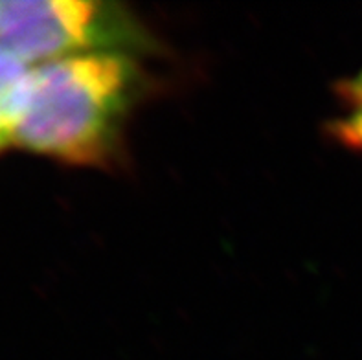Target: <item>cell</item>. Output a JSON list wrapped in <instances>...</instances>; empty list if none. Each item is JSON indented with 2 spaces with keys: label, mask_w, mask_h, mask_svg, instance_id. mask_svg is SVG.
I'll list each match as a JSON object with an SVG mask.
<instances>
[{
  "label": "cell",
  "mask_w": 362,
  "mask_h": 360,
  "mask_svg": "<svg viewBox=\"0 0 362 360\" xmlns=\"http://www.w3.org/2000/svg\"><path fill=\"white\" fill-rule=\"evenodd\" d=\"M138 88L136 64L118 52L35 66L11 144L64 164L109 166Z\"/></svg>",
  "instance_id": "1"
},
{
  "label": "cell",
  "mask_w": 362,
  "mask_h": 360,
  "mask_svg": "<svg viewBox=\"0 0 362 360\" xmlns=\"http://www.w3.org/2000/svg\"><path fill=\"white\" fill-rule=\"evenodd\" d=\"M140 42L125 15L100 2L0 0V50L28 66Z\"/></svg>",
  "instance_id": "2"
},
{
  "label": "cell",
  "mask_w": 362,
  "mask_h": 360,
  "mask_svg": "<svg viewBox=\"0 0 362 360\" xmlns=\"http://www.w3.org/2000/svg\"><path fill=\"white\" fill-rule=\"evenodd\" d=\"M32 70V66L0 50V125L9 134V141L26 103Z\"/></svg>",
  "instance_id": "3"
},
{
  "label": "cell",
  "mask_w": 362,
  "mask_h": 360,
  "mask_svg": "<svg viewBox=\"0 0 362 360\" xmlns=\"http://www.w3.org/2000/svg\"><path fill=\"white\" fill-rule=\"evenodd\" d=\"M331 134L344 147L362 153V103L349 107V112L331 123Z\"/></svg>",
  "instance_id": "4"
},
{
  "label": "cell",
  "mask_w": 362,
  "mask_h": 360,
  "mask_svg": "<svg viewBox=\"0 0 362 360\" xmlns=\"http://www.w3.org/2000/svg\"><path fill=\"white\" fill-rule=\"evenodd\" d=\"M344 101H348L349 107H355L362 103V70L355 74L354 78H349L348 81L342 83V87L339 88Z\"/></svg>",
  "instance_id": "5"
},
{
  "label": "cell",
  "mask_w": 362,
  "mask_h": 360,
  "mask_svg": "<svg viewBox=\"0 0 362 360\" xmlns=\"http://www.w3.org/2000/svg\"><path fill=\"white\" fill-rule=\"evenodd\" d=\"M9 144H11V141H9V134L6 132V129L0 125V149L6 146H9Z\"/></svg>",
  "instance_id": "6"
}]
</instances>
